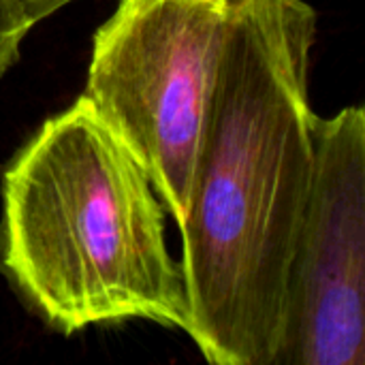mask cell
<instances>
[{"label":"cell","instance_id":"cell-4","mask_svg":"<svg viewBox=\"0 0 365 365\" xmlns=\"http://www.w3.org/2000/svg\"><path fill=\"white\" fill-rule=\"evenodd\" d=\"M365 364V111L317 120L314 175L299 222L276 365Z\"/></svg>","mask_w":365,"mask_h":365},{"label":"cell","instance_id":"cell-2","mask_svg":"<svg viewBox=\"0 0 365 365\" xmlns=\"http://www.w3.org/2000/svg\"><path fill=\"white\" fill-rule=\"evenodd\" d=\"M0 267L68 336L152 321L188 334L167 210L133 152L79 96L49 118L2 175Z\"/></svg>","mask_w":365,"mask_h":365},{"label":"cell","instance_id":"cell-3","mask_svg":"<svg viewBox=\"0 0 365 365\" xmlns=\"http://www.w3.org/2000/svg\"><path fill=\"white\" fill-rule=\"evenodd\" d=\"M231 0H120L96 30L83 98L133 152L178 227Z\"/></svg>","mask_w":365,"mask_h":365},{"label":"cell","instance_id":"cell-5","mask_svg":"<svg viewBox=\"0 0 365 365\" xmlns=\"http://www.w3.org/2000/svg\"><path fill=\"white\" fill-rule=\"evenodd\" d=\"M30 28V21L15 0H0V75L17 62L19 47Z\"/></svg>","mask_w":365,"mask_h":365},{"label":"cell","instance_id":"cell-6","mask_svg":"<svg viewBox=\"0 0 365 365\" xmlns=\"http://www.w3.org/2000/svg\"><path fill=\"white\" fill-rule=\"evenodd\" d=\"M71 2H75V0H15V4L21 9V13L30 21V26H36L38 21L53 15L56 11H60L62 6H66Z\"/></svg>","mask_w":365,"mask_h":365},{"label":"cell","instance_id":"cell-1","mask_svg":"<svg viewBox=\"0 0 365 365\" xmlns=\"http://www.w3.org/2000/svg\"><path fill=\"white\" fill-rule=\"evenodd\" d=\"M306 0H231L182 231L188 336L214 365H276L314 175Z\"/></svg>","mask_w":365,"mask_h":365}]
</instances>
